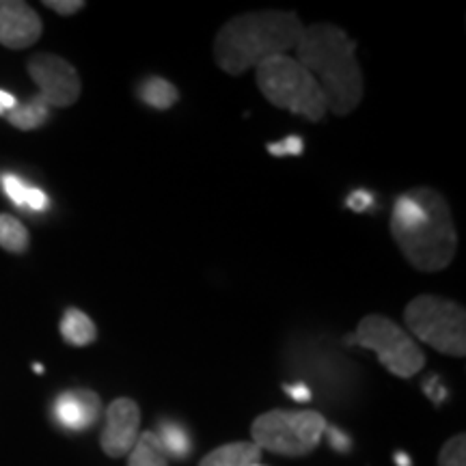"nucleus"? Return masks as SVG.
Masks as SVG:
<instances>
[{"label":"nucleus","mask_w":466,"mask_h":466,"mask_svg":"<svg viewBox=\"0 0 466 466\" xmlns=\"http://www.w3.org/2000/svg\"><path fill=\"white\" fill-rule=\"evenodd\" d=\"M25 208L33 209V212H44V209L48 208V195H46L42 188H35V186H28Z\"/></svg>","instance_id":"24"},{"label":"nucleus","mask_w":466,"mask_h":466,"mask_svg":"<svg viewBox=\"0 0 466 466\" xmlns=\"http://www.w3.org/2000/svg\"><path fill=\"white\" fill-rule=\"evenodd\" d=\"M302 26L294 11H255L236 15L214 39V58L229 76L258 67L266 58L296 48Z\"/></svg>","instance_id":"2"},{"label":"nucleus","mask_w":466,"mask_h":466,"mask_svg":"<svg viewBox=\"0 0 466 466\" xmlns=\"http://www.w3.org/2000/svg\"><path fill=\"white\" fill-rule=\"evenodd\" d=\"M406 326L423 343L450 357L466 354V316L458 302L439 296H417L404 311Z\"/></svg>","instance_id":"6"},{"label":"nucleus","mask_w":466,"mask_h":466,"mask_svg":"<svg viewBox=\"0 0 466 466\" xmlns=\"http://www.w3.org/2000/svg\"><path fill=\"white\" fill-rule=\"evenodd\" d=\"M28 244H31V236L28 229L20 220L9 217V214H0V247L9 253H26Z\"/></svg>","instance_id":"18"},{"label":"nucleus","mask_w":466,"mask_h":466,"mask_svg":"<svg viewBox=\"0 0 466 466\" xmlns=\"http://www.w3.org/2000/svg\"><path fill=\"white\" fill-rule=\"evenodd\" d=\"M46 7L56 11L58 15H74L85 9L83 0H46Z\"/></svg>","instance_id":"23"},{"label":"nucleus","mask_w":466,"mask_h":466,"mask_svg":"<svg viewBox=\"0 0 466 466\" xmlns=\"http://www.w3.org/2000/svg\"><path fill=\"white\" fill-rule=\"evenodd\" d=\"M439 466H466V439L464 434L453 436L445 442L439 453Z\"/></svg>","instance_id":"19"},{"label":"nucleus","mask_w":466,"mask_h":466,"mask_svg":"<svg viewBox=\"0 0 466 466\" xmlns=\"http://www.w3.org/2000/svg\"><path fill=\"white\" fill-rule=\"evenodd\" d=\"M141 408L130 398H119L106 408V425L100 436V445L108 458H124L138 439Z\"/></svg>","instance_id":"9"},{"label":"nucleus","mask_w":466,"mask_h":466,"mask_svg":"<svg viewBox=\"0 0 466 466\" xmlns=\"http://www.w3.org/2000/svg\"><path fill=\"white\" fill-rule=\"evenodd\" d=\"M15 96H11L7 91H0V115H7L11 108H15Z\"/></svg>","instance_id":"28"},{"label":"nucleus","mask_w":466,"mask_h":466,"mask_svg":"<svg viewBox=\"0 0 466 466\" xmlns=\"http://www.w3.org/2000/svg\"><path fill=\"white\" fill-rule=\"evenodd\" d=\"M346 206L352 209V212H359V214L360 212H367V209L374 206V195H371L370 190H363V188L352 190L348 195Z\"/></svg>","instance_id":"22"},{"label":"nucleus","mask_w":466,"mask_h":466,"mask_svg":"<svg viewBox=\"0 0 466 466\" xmlns=\"http://www.w3.org/2000/svg\"><path fill=\"white\" fill-rule=\"evenodd\" d=\"M127 466H168V458L156 432L138 434L137 442L127 453Z\"/></svg>","instance_id":"16"},{"label":"nucleus","mask_w":466,"mask_h":466,"mask_svg":"<svg viewBox=\"0 0 466 466\" xmlns=\"http://www.w3.org/2000/svg\"><path fill=\"white\" fill-rule=\"evenodd\" d=\"M283 391L288 393L294 401H299V404H305V401L311 400V389L302 382L300 384H285Z\"/></svg>","instance_id":"26"},{"label":"nucleus","mask_w":466,"mask_h":466,"mask_svg":"<svg viewBox=\"0 0 466 466\" xmlns=\"http://www.w3.org/2000/svg\"><path fill=\"white\" fill-rule=\"evenodd\" d=\"M352 343L371 350L378 354V360L398 378H412L423 370L425 354L412 341V337L393 319L384 316H367L359 322Z\"/></svg>","instance_id":"7"},{"label":"nucleus","mask_w":466,"mask_h":466,"mask_svg":"<svg viewBox=\"0 0 466 466\" xmlns=\"http://www.w3.org/2000/svg\"><path fill=\"white\" fill-rule=\"evenodd\" d=\"M5 116H7L9 124L17 127V130H37V127H42L48 121L50 106L42 97L35 96L28 102H17L15 108H11Z\"/></svg>","instance_id":"14"},{"label":"nucleus","mask_w":466,"mask_h":466,"mask_svg":"<svg viewBox=\"0 0 466 466\" xmlns=\"http://www.w3.org/2000/svg\"><path fill=\"white\" fill-rule=\"evenodd\" d=\"M423 391L428 393L430 398H432V400L436 401V404H441V401L445 400V395H447L445 387H442V384H441V378H439V376L430 378V380L423 384Z\"/></svg>","instance_id":"27"},{"label":"nucleus","mask_w":466,"mask_h":466,"mask_svg":"<svg viewBox=\"0 0 466 466\" xmlns=\"http://www.w3.org/2000/svg\"><path fill=\"white\" fill-rule=\"evenodd\" d=\"M268 154L272 156H300L302 151H305V141H302L300 137H296V134H291V137H285L283 141H277V143H268L266 145Z\"/></svg>","instance_id":"20"},{"label":"nucleus","mask_w":466,"mask_h":466,"mask_svg":"<svg viewBox=\"0 0 466 466\" xmlns=\"http://www.w3.org/2000/svg\"><path fill=\"white\" fill-rule=\"evenodd\" d=\"M102 401L89 389H74V391L61 393L55 401V417L63 428L80 430L91 428L100 419Z\"/></svg>","instance_id":"11"},{"label":"nucleus","mask_w":466,"mask_h":466,"mask_svg":"<svg viewBox=\"0 0 466 466\" xmlns=\"http://www.w3.org/2000/svg\"><path fill=\"white\" fill-rule=\"evenodd\" d=\"M42 17L22 0H0V44L9 50H25L39 42Z\"/></svg>","instance_id":"10"},{"label":"nucleus","mask_w":466,"mask_h":466,"mask_svg":"<svg viewBox=\"0 0 466 466\" xmlns=\"http://www.w3.org/2000/svg\"><path fill=\"white\" fill-rule=\"evenodd\" d=\"M324 432L329 434L330 447H333L335 451H341V453L350 451V447H352V441H350V436L343 434L339 428H335V425H330V428H329V425H326Z\"/></svg>","instance_id":"25"},{"label":"nucleus","mask_w":466,"mask_h":466,"mask_svg":"<svg viewBox=\"0 0 466 466\" xmlns=\"http://www.w3.org/2000/svg\"><path fill=\"white\" fill-rule=\"evenodd\" d=\"M421 203L423 218L412 227H391L393 240L412 268L421 272H439L451 264L458 248V231L451 209L442 195L432 188L410 190Z\"/></svg>","instance_id":"3"},{"label":"nucleus","mask_w":466,"mask_h":466,"mask_svg":"<svg viewBox=\"0 0 466 466\" xmlns=\"http://www.w3.org/2000/svg\"><path fill=\"white\" fill-rule=\"evenodd\" d=\"M395 462H398V466H410V458H408L406 453H398V456H395Z\"/></svg>","instance_id":"29"},{"label":"nucleus","mask_w":466,"mask_h":466,"mask_svg":"<svg viewBox=\"0 0 466 466\" xmlns=\"http://www.w3.org/2000/svg\"><path fill=\"white\" fill-rule=\"evenodd\" d=\"M137 93L143 104H147L149 108L156 110H168L179 100V91L175 89V85H171L165 78H160V76H149V78H145L143 83L138 85Z\"/></svg>","instance_id":"15"},{"label":"nucleus","mask_w":466,"mask_h":466,"mask_svg":"<svg viewBox=\"0 0 466 466\" xmlns=\"http://www.w3.org/2000/svg\"><path fill=\"white\" fill-rule=\"evenodd\" d=\"M61 335L69 346H89L97 339V329L93 324V319L86 316L80 309L69 307L66 313H63L61 319Z\"/></svg>","instance_id":"13"},{"label":"nucleus","mask_w":466,"mask_h":466,"mask_svg":"<svg viewBox=\"0 0 466 466\" xmlns=\"http://www.w3.org/2000/svg\"><path fill=\"white\" fill-rule=\"evenodd\" d=\"M253 466H261V464H253Z\"/></svg>","instance_id":"30"},{"label":"nucleus","mask_w":466,"mask_h":466,"mask_svg":"<svg viewBox=\"0 0 466 466\" xmlns=\"http://www.w3.org/2000/svg\"><path fill=\"white\" fill-rule=\"evenodd\" d=\"M156 436H158V441H160L162 450H165V453H167V458L171 456L175 460H186L190 456L192 441H190L188 432H186L184 425H179L175 421H162Z\"/></svg>","instance_id":"17"},{"label":"nucleus","mask_w":466,"mask_h":466,"mask_svg":"<svg viewBox=\"0 0 466 466\" xmlns=\"http://www.w3.org/2000/svg\"><path fill=\"white\" fill-rule=\"evenodd\" d=\"M28 74L37 85V96L50 108H66L78 102L83 83L72 63L56 55H35L28 61Z\"/></svg>","instance_id":"8"},{"label":"nucleus","mask_w":466,"mask_h":466,"mask_svg":"<svg viewBox=\"0 0 466 466\" xmlns=\"http://www.w3.org/2000/svg\"><path fill=\"white\" fill-rule=\"evenodd\" d=\"M326 419L316 410H270L250 425V436L259 450L279 456L300 458L322 441Z\"/></svg>","instance_id":"5"},{"label":"nucleus","mask_w":466,"mask_h":466,"mask_svg":"<svg viewBox=\"0 0 466 466\" xmlns=\"http://www.w3.org/2000/svg\"><path fill=\"white\" fill-rule=\"evenodd\" d=\"M258 85L268 102L275 104L277 108L305 116L313 124L322 121L329 113L316 78L288 55L261 61L258 66Z\"/></svg>","instance_id":"4"},{"label":"nucleus","mask_w":466,"mask_h":466,"mask_svg":"<svg viewBox=\"0 0 466 466\" xmlns=\"http://www.w3.org/2000/svg\"><path fill=\"white\" fill-rule=\"evenodd\" d=\"M261 450L255 442H227L201 460L199 466H253L259 464Z\"/></svg>","instance_id":"12"},{"label":"nucleus","mask_w":466,"mask_h":466,"mask_svg":"<svg viewBox=\"0 0 466 466\" xmlns=\"http://www.w3.org/2000/svg\"><path fill=\"white\" fill-rule=\"evenodd\" d=\"M26 188H28V186L22 182L20 177H15V175H11V173H5L3 175V190H5V195H7L9 199L14 201L17 208H25Z\"/></svg>","instance_id":"21"},{"label":"nucleus","mask_w":466,"mask_h":466,"mask_svg":"<svg viewBox=\"0 0 466 466\" xmlns=\"http://www.w3.org/2000/svg\"><path fill=\"white\" fill-rule=\"evenodd\" d=\"M296 61L316 78L330 113L346 116L363 100V74L357 63V44L335 25L302 28Z\"/></svg>","instance_id":"1"}]
</instances>
